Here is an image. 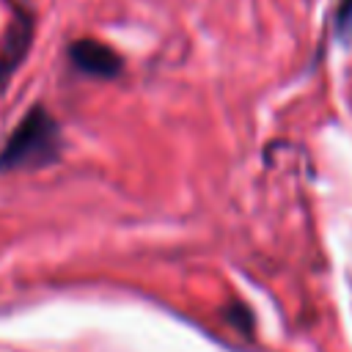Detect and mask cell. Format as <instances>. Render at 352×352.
Returning <instances> with one entry per match:
<instances>
[{
  "label": "cell",
  "mask_w": 352,
  "mask_h": 352,
  "mask_svg": "<svg viewBox=\"0 0 352 352\" xmlns=\"http://www.w3.org/2000/svg\"><path fill=\"white\" fill-rule=\"evenodd\" d=\"M60 157V129L58 121L41 107H30L28 116L14 126L0 148V170L16 168H44Z\"/></svg>",
  "instance_id": "1"
},
{
  "label": "cell",
  "mask_w": 352,
  "mask_h": 352,
  "mask_svg": "<svg viewBox=\"0 0 352 352\" xmlns=\"http://www.w3.org/2000/svg\"><path fill=\"white\" fill-rule=\"evenodd\" d=\"M69 60L77 72L91 74V77H102L110 80L121 72V55L116 50H110L102 41H91V38H80L69 44Z\"/></svg>",
  "instance_id": "2"
},
{
  "label": "cell",
  "mask_w": 352,
  "mask_h": 352,
  "mask_svg": "<svg viewBox=\"0 0 352 352\" xmlns=\"http://www.w3.org/2000/svg\"><path fill=\"white\" fill-rule=\"evenodd\" d=\"M11 30H14V36H16V38H14V44L8 41V50H11V47H16V50H19V55H22V52L28 50V38H30V25H28V19H19ZM16 60H19V58L8 52V55L0 60V77H3V74H8V69L14 72V63H16Z\"/></svg>",
  "instance_id": "3"
},
{
  "label": "cell",
  "mask_w": 352,
  "mask_h": 352,
  "mask_svg": "<svg viewBox=\"0 0 352 352\" xmlns=\"http://www.w3.org/2000/svg\"><path fill=\"white\" fill-rule=\"evenodd\" d=\"M336 38L344 47H352V0H341L336 11Z\"/></svg>",
  "instance_id": "4"
}]
</instances>
